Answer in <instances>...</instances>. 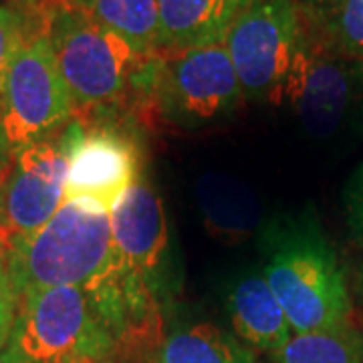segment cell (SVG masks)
<instances>
[{
	"label": "cell",
	"mask_w": 363,
	"mask_h": 363,
	"mask_svg": "<svg viewBox=\"0 0 363 363\" xmlns=\"http://www.w3.org/2000/svg\"><path fill=\"white\" fill-rule=\"evenodd\" d=\"M116 252L119 339L143 343L162 335L164 309L176 295V269L162 198L140 176L109 210Z\"/></svg>",
	"instance_id": "obj_1"
},
{
	"label": "cell",
	"mask_w": 363,
	"mask_h": 363,
	"mask_svg": "<svg viewBox=\"0 0 363 363\" xmlns=\"http://www.w3.org/2000/svg\"><path fill=\"white\" fill-rule=\"evenodd\" d=\"M262 274L295 333L350 323L351 297L337 252L309 214L274 222L264 236Z\"/></svg>",
	"instance_id": "obj_2"
},
{
	"label": "cell",
	"mask_w": 363,
	"mask_h": 363,
	"mask_svg": "<svg viewBox=\"0 0 363 363\" xmlns=\"http://www.w3.org/2000/svg\"><path fill=\"white\" fill-rule=\"evenodd\" d=\"M2 255L16 297L52 286L93 293L116 269L109 210L95 200L67 198L45 226Z\"/></svg>",
	"instance_id": "obj_3"
},
{
	"label": "cell",
	"mask_w": 363,
	"mask_h": 363,
	"mask_svg": "<svg viewBox=\"0 0 363 363\" xmlns=\"http://www.w3.org/2000/svg\"><path fill=\"white\" fill-rule=\"evenodd\" d=\"M45 28L75 113L117 104L142 83L152 55H140L87 14L55 0L45 16Z\"/></svg>",
	"instance_id": "obj_4"
},
{
	"label": "cell",
	"mask_w": 363,
	"mask_h": 363,
	"mask_svg": "<svg viewBox=\"0 0 363 363\" xmlns=\"http://www.w3.org/2000/svg\"><path fill=\"white\" fill-rule=\"evenodd\" d=\"M6 350L25 363H113L117 341L81 286H52L18 297Z\"/></svg>",
	"instance_id": "obj_5"
},
{
	"label": "cell",
	"mask_w": 363,
	"mask_h": 363,
	"mask_svg": "<svg viewBox=\"0 0 363 363\" xmlns=\"http://www.w3.org/2000/svg\"><path fill=\"white\" fill-rule=\"evenodd\" d=\"M75 105L52 52L47 28L28 35L0 91V133L9 157L61 131Z\"/></svg>",
	"instance_id": "obj_6"
},
{
	"label": "cell",
	"mask_w": 363,
	"mask_h": 363,
	"mask_svg": "<svg viewBox=\"0 0 363 363\" xmlns=\"http://www.w3.org/2000/svg\"><path fill=\"white\" fill-rule=\"evenodd\" d=\"M283 97L319 140L363 130V61L343 57L303 25V39Z\"/></svg>",
	"instance_id": "obj_7"
},
{
	"label": "cell",
	"mask_w": 363,
	"mask_h": 363,
	"mask_svg": "<svg viewBox=\"0 0 363 363\" xmlns=\"http://www.w3.org/2000/svg\"><path fill=\"white\" fill-rule=\"evenodd\" d=\"M303 39L297 0H250L224 37L248 101H279Z\"/></svg>",
	"instance_id": "obj_8"
},
{
	"label": "cell",
	"mask_w": 363,
	"mask_h": 363,
	"mask_svg": "<svg viewBox=\"0 0 363 363\" xmlns=\"http://www.w3.org/2000/svg\"><path fill=\"white\" fill-rule=\"evenodd\" d=\"M152 95L162 116L188 130L224 119L245 99L224 40L156 52Z\"/></svg>",
	"instance_id": "obj_9"
},
{
	"label": "cell",
	"mask_w": 363,
	"mask_h": 363,
	"mask_svg": "<svg viewBox=\"0 0 363 363\" xmlns=\"http://www.w3.org/2000/svg\"><path fill=\"white\" fill-rule=\"evenodd\" d=\"M71 121L11 157L0 192V250L37 233L63 206L69 176Z\"/></svg>",
	"instance_id": "obj_10"
},
{
	"label": "cell",
	"mask_w": 363,
	"mask_h": 363,
	"mask_svg": "<svg viewBox=\"0 0 363 363\" xmlns=\"http://www.w3.org/2000/svg\"><path fill=\"white\" fill-rule=\"evenodd\" d=\"M67 198L95 200L107 210L142 176L138 142L121 125L71 119Z\"/></svg>",
	"instance_id": "obj_11"
},
{
	"label": "cell",
	"mask_w": 363,
	"mask_h": 363,
	"mask_svg": "<svg viewBox=\"0 0 363 363\" xmlns=\"http://www.w3.org/2000/svg\"><path fill=\"white\" fill-rule=\"evenodd\" d=\"M250 0H157L160 51L222 43Z\"/></svg>",
	"instance_id": "obj_12"
},
{
	"label": "cell",
	"mask_w": 363,
	"mask_h": 363,
	"mask_svg": "<svg viewBox=\"0 0 363 363\" xmlns=\"http://www.w3.org/2000/svg\"><path fill=\"white\" fill-rule=\"evenodd\" d=\"M228 311L236 335L264 353H277L293 337V329L262 272L238 281L228 297Z\"/></svg>",
	"instance_id": "obj_13"
},
{
	"label": "cell",
	"mask_w": 363,
	"mask_h": 363,
	"mask_svg": "<svg viewBox=\"0 0 363 363\" xmlns=\"http://www.w3.org/2000/svg\"><path fill=\"white\" fill-rule=\"evenodd\" d=\"M87 14L97 25L121 37L140 55L160 51V6L157 0H57Z\"/></svg>",
	"instance_id": "obj_14"
},
{
	"label": "cell",
	"mask_w": 363,
	"mask_h": 363,
	"mask_svg": "<svg viewBox=\"0 0 363 363\" xmlns=\"http://www.w3.org/2000/svg\"><path fill=\"white\" fill-rule=\"evenodd\" d=\"M150 363H257L252 351L216 325L176 329L160 341Z\"/></svg>",
	"instance_id": "obj_15"
},
{
	"label": "cell",
	"mask_w": 363,
	"mask_h": 363,
	"mask_svg": "<svg viewBox=\"0 0 363 363\" xmlns=\"http://www.w3.org/2000/svg\"><path fill=\"white\" fill-rule=\"evenodd\" d=\"M303 25L331 51L363 61V0H307Z\"/></svg>",
	"instance_id": "obj_16"
},
{
	"label": "cell",
	"mask_w": 363,
	"mask_h": 363,
	"mask_svg": "<svg viewBox=\"0 0 363 363\" xmlns=\"http://www.w3.org/2000/svg\"><path fill=\"white\" fill-rule=\"evenodd\" d=\"M274 363H363V331L339 325L323 331L295 333L277 353Z\"/></svg>",
	"instance_id": "obj_17"
},
{
	"label": "cell",
	"mask_w": 363,
	"mask_h": 363,
	"mask_svg": "<svg viewBox=\"0 0 363 363\" xmlns=\"http://www.w3.org/2000/svg\"><path fill=\"white\" fill-rule=\"evenodd\" d=\"M28 39L26 18L13 6H0V91L18 49Z\"/></svg>",
	"instance_id": "obj_18"
},
{
	"label": "cell",
	"mask_w": 363,
	"mask_h": 363,
	"mask_svg": "<svg viewBox=\"0 0 363 363\" xmlns=\"http://www.w3.org/2000/svg\"><path fill=\"white\" fill-rule=\"evenodd\" d=\"M345 220L351 240L363 248V162L345 188Z\"/></svg>",
	"instance_id": "obj_19"
},
{
	"label": "cell",
	"mask_w": 363,
	"mask_h": 363,
	"mask_svg": "<svg viewBox=\"0 0 363 363\" xmlns=\"http://www.w3.org/2000/svg\"><path fill=\"white\" fill-rule=\"evenodd\" d=\"M16 309H18V297L14 293L9 269L4 262V255L0 250V351L9 345Z\"/></svg>",
	"instance_id": "obj_20"
},
{
	"label": "cell",
	"mask_w": 363,
	"mask_h": 363,
	"mask_svg": "<svg viewBox=\"0 0 363 363\" xmlns=\"http://www.w3.org/2000/svg\"><path fill=\"white\" fill-rule=\"evenodd\" d=\"M0 363H25V362H21V359L14 355L13 351H9L6 347H4V350L0 351Z\"/></svg>",
	"instance_id": "obj_21"
},
{
	"label": "cell",
	"mask_w": 363,
	"mask_h": 363,
	"mask_svg": "<svg viewBox=\"0 0 363 363\" xmlns=\"http://www.w3.org/2000/svg\"><path fill=\"white\" fill-rule=\"evenodd\" d=\"M11 157H9V152H6V145H4V140H2V133H0V166H9Z\"/></svg>",
	"instance_id": "obj_22"
},
{
	"label": "cell",
	"mask_w": 363,
	"mask_h": 363,
	"mask_svg": "<svg viewBox=\"0 0 363 363\" xmlns=\"http://www.w3.org/2000/svg\"><path fill=\"white\" fill-rule=\"evenodd\" d=\"M357 295H359V298H362L363 303V267L359 269V272H357Z\"/></svg>",
	"instance_id": "obj_23"
},
{
	"label": "cell",
	"mask_w": 363,
	"mask_h": 363,
	"mask_svg": "<svg viewBox=\"0 0 363 363\" xmlns=\"http://www.w3.org/2000/svg\"><path fill=\"white\" fill-rule=\"evenodd\" d=\"M9 166H0V192H2V184H4V176H6Z\"/></svg>",
	"instance_id": "obj_24"
},
{
	"label": "cell",
	"mask_w": 363,
	"mask_h": 363,
	"mask_svg": "<svg viewBox=\"0 0 363 363\" xmlns=\"http://www.w3.org/2000/svg\"><path fill=\"white\" fill-rule=\"evenodd\" d=\"M23 2H28V4H37V2H40V0H23Z\"/></svg>",
	"instance_id": "obj_25"
}]
</instances>
